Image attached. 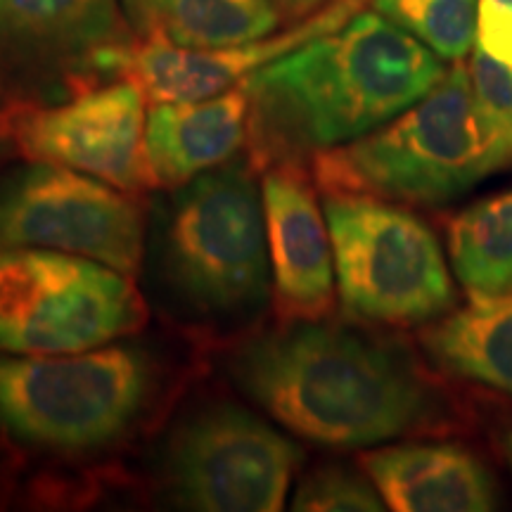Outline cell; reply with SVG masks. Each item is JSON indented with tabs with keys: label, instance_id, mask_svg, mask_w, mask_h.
I'll list each match as a JSON object with an SVG mask.
<instances>
[{
	"label": "cell",
	"instance_id": "1",
	"mask_svg": "<svg viewBox=\"0 0 512 512\" xmlns=\"http://www.w3.org/2000/svg\"><path fill=\"white\" fill-rule=\"evenodd\" d=\"M230 375L292 432L337 448L406 437L439 425L451 408L403 344L320 320L252 339Z\"/></svg>",
	"mask_w": 512,
	"mask_h": 512
},
{
	"label": "cell",
	"instance_id": "2",
	"mask_svg": "<svg viewBox=\"0 0 512 512\" xmlns=\"http://www.w3.org/2000/svg\"><path fill=\"white\" fill-rule=\"evenodd\" d=\"M448 69L425 43L380 12L306 41L242 79L254 166L366 136L425 98Z\"/></svg>",
	"mask_w": 512,
	"mask_h": 512
},
{
	"label": "cell",
	"instance_id": "3",
	"mask_svg": "<svg viewBox=\"0 0 512 512\" xmlns=\"http://www.w3.org/2000/svg\"><path fill=\"white\" fill-rule=\"evenodd\" d=\"M482 117L463 60L392 121L313 155L325 195H366L406 207H439L508 169Z\"/></svg>",
	"mask_w": 512,
	"mask_h": 512
},
{
	"label": "cell",
	"instance_id": "4",
	"mask_svg": "<svg viewBox=\"0 0 512 512\" xmlns=\"http://www.w3.org/2000/svg\"><path fill=\"white\" fill-rule=\"evenodd\" d=\"M337 292L351 320L413 328L446 316L456 287L439 238L401 204L325 195Z\"/></svg>",
	"mask_w": 512,
	"mask_h": 512
},
{
	"label": "cell",
	"instance_id": "5",
	"mask_svg": "<svg viewBox=\"0 0 512 512\" xmlns=\"http://www.w3.org/2000/svg\"><path fill=\"white\" fill-rule=\"evenodd\" d=\"M152 368L131 347L0 358V427L24 444L88 451L136 420Z\"/></svg>",
	"mask_w": 512,
	"mask_h": 512
},
{
	"label": "cell",
	"instance_id": "6",
	"mask_svg": "<svg viewBox=\"0 0 512 512\" xmlns=\"http://www.w3.org/2000/svg\"><path fill=\"white\" fill-rule=\"evenodd\" d=\"M164 268L176 292L202 311L238 313L264 302L271 261L264 200L249 166H216L183 185L166 221Z\"/></svg>",
	"mask_w": 512,
	"mask_h": 512
},
{
	"label": "cell",
	"instance_id": "7",
	"mask_svg": "<svg viewBox=\"0 0 512 512\" xmlns=\"http://www.w3.org/2000/svg\"><path fill=\"white\" fill-rule=\"evenodd\" d=\"M143 320V299L117 268L55 249H0V351L76 354Z\"/></svg>",
	"mask_w": 512,
	"mask_h": 512
},
{
	"label": "cell",
	"instance_id": "8",
	"mask_svg": "<svg viewBox=\"0 0 512 512\" xmlns=\"http://www.w3.org/2000/svg\"><path fill=\"white\" fill-rule=\"evenodd\" d=\"M136 43L121 0H3L0 107L50 105L124 79Z\"/></svg>",
	"mask_w": 512,
	"mask_h": 512
},
{
	"label": "cell",
	"instance_id": "9",
	"mask_svg": "<svg viewBox=\"0 0 512 512\" xmlns=\"http://www.w3.org/2000/svg\"><path fill=\"white\" fill-rule=\"evenodd\" d=\"M302 451L245 408L219 403L195 413L166 448L164 475L183 508L275 512L283 508Z\"/></svg>",
	"mask_w": 512,
	"mask_h": 512
},
{
	"label": "cell",
	"instance_id": "10",
	"mask_svg": "<svg viewBox=\"0 0 512 512\" xmlns=\"http://www.w3.org/2000/svg\"><path fill=\"white\" fill-rule=\"evenodd\" d=\"M143 235L140 204L81 171L36 162L0 183V249H55L136 275Z\"/></svg>",
	"mask_w": 512,
	"mask_h": 512
},
{
	"label": "cell",
	"instance_id": "11",
	"mask_svg": "<svg viewBox=\"0 0 512 512\" xmlns=\"http://www.w3.org/2000/svg\"><path fill=\"white\" fill-rule=\"evenodd\" d=\"M12 155L81 171L126 192L152 188L145 152V95L117 79L50 105L0 107Z\"/></svg>",
	"mask_w": 512,
	"mask_h": 512
},
{
	"label": "cell",
	"instance_id": "12",
	"mask_svg": "<svg viewBox=\"0 0 512 512\" xmlns=\"http://www.w3.org/2000/svg\"><path fill=\"white\" fill-rule=\"evenodd\" d=\"M264 221L275 309L285 323L320 320L335 309V252L316 181L302 162L264 169Z\"/></svg>",
	"mask_w": 512,
	"mask_h": 512
},
{
	"label": "cell",
	"instance_id": "13",
	"mask_svg": "<svg viewBox=\"0 0 512 512\" xmlns=\"http://www.w3.org/2000/svg\"><path fill=\"white\" fill-rule=\"evenodd\" d=\"M363 470L389 510L489 512L498 486L470 448L448 441H415L363 453Z\"/></svg>",
	"mask_w": 512,
	"mask_h": 512
},
{
	"label": "cell",
	"instance_id": "14",
	"mask_svg": "<svg viewBox=\"0 0 512 512\" xmlns=\"http://www.w3.org/2000/svg\"><path fill=\"white\" fill-rule=\"evenodd\" d=\"M249 136V98L238 86L200 100L157 102L145 119V152L157 185L176 188L238 155Z\"/></svg>",
	"mask_w": 512,
	"mask_h": 512
},
{
	"label": "cell",
	"instance_id": "15",
	"mask_svg": "<svg viewBox=\"0 0 512 512\" xmlns=\"http://www.w3.org/2000/svg\"><path fill=\"white\" fill-rule=\"evenodd\" d=\"M420 344L441 373L512 399V294L470 299L427 323Z\"/></svg>",
	"mask_w": 512,
	"mask_h": 512
},
{
	"label": "cell",
	"instance_id": "16",
	"mask_svg": "<svg viewBox=\"0 0 512 512\" xmlns=\"http://www.w3.org/2000/svg\"><path fill=\"white\" fill-rule=\"evenodd\" d=\"M138 38H159L190 50L245 46L278 24L275 0H121Z\"/></svg>",
	"mask_w": 512,
	"mask_h": 512
},
{
	"label": "cell",
	"instance_id": "17",
	"mask_svg": "<svg viewBox=\"0 0 512 512\" xmlns=\"http://www.w3.org/2000/svg\"><path fill=\"white\" fill-rule=\"evenodd\" d=\"M446 238L453 275L467 297L512 294V188L458 211Z\"/></svg>",
	"mask_w": 512,
	"mask_h": 512
},
{
	"label": "cell",
	"instance_id": "18",
	"mask_svg": "<svg viewBox=\"0 0 512 512\" xmlns=\"http://www.w3.org/2000/svg\"><path fill=\"white\" fill-rule=\"evenodd\" d=\"M479 0H375V10L425 43L441 60L460 62L477 46Z\"/></svg>",
	"mask_w": 512,
	"mask_h": 512
},
{
	"label": "cell",
	"instance_id": "19",
	"mask_svg": "<svg viewBox=\"0 0 512 512\" xmlns=\"http://www.w3.org/2000/svg\"><path fill=\"white\" fill-rule=\"evenodd\" d=\"M292 508L302 512H382L387 503L366 470L325 465L299 484Z\"/></svg>",
	"mask_w": 512,
	"mask_h": 512
},
{
	"label": "cell",
	"instance_id": "20",
	"mask_svg": "<svg viewBox=\"0 0 512 512\" xmlns=\"http://www.w3.org/2000/svg\"><path fill=\"white\" fill-rule=\"evenodd\" d=\"M467 72L479 117L498 150L512 164V67L475 46Z\"/></svg>",
	"mask_w": 512,
	"mask_h": 512
},
{
	"label": "cell",
	"instance_id": "21",
	"mask_svg": "<svg viewBox=\"0 0 512 512\" xmlns=\"http://www.w3.org/2000/svg\"><path fill=\"white\" fill-rule=\"evenodd\" d=\"M477 48L512 67V0H479Z\"/></svg>",
	"mask_w": 512,
	"mask_h": 512
},
{
	"label": "cell",
	"instance_id": "22",
	"mask_svg": "<svg viewBox=\"0 0 512 512\" xmlns=\"http://www.w3.org/2000/svg\"><path fill=\"white\" fill-rule=\"evenodd\" d=\"M494 444H496V451L498 456L503 458V463L508 465L510 475H512V411L510 413H503L501 418L494 422Z\"/></svg>",
	"mask_w": 512,
	"mask_h": 512
},
{
	"label": "cell",
	"instance_id": "23",
	"mask_svg": "<svg viewBox=\"0 0 512 512\" xmlns=\"http://www.w3.org/2000/svg\"><path fill=\"white\" fill-rule=\"evenodd\" d=\"M323 0H275L280 10H285L287 15H302V12L316 8Z\"/></svg>",
	"mask_w": 512,
	"mask_h": 512
},
{
	"label": "cell",
	"instance_id": "24",
	"mask_svg": "<svg viewBox=\"0 0 512 512\" xmlns=\"http://www.w3.org/2000/svg\"><path fill=\"white\" fill-rule=\"evenodd\" d=\"M8 155H12V147H10L8 140H5L3 133H0V159L8 157Z\"/></svg>",
	"mask_w": 512,
	"mask_h": 512
},
{
	"label": "cell",
	"instance_id": "25",
	"mask_svg": "<svg viewBox=\"0 0 512 512\" xmlns=\"http://www.w3.org/2000/svg\"><path fill=\"white\" fill-rule=\"evenodd\" d=\"M0 3H3V0H0Z\"/></svg>",
	"mask_w": 512,
	"mask_h": 512
}]
</instances>
